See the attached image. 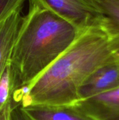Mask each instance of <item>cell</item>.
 <instances>
[{
	"instance_id": "cell-5",
	"label": "cell",
	"mask_w": 119,
	"mask_h": 120,
	"mask_svg": "<svg viewBox=\"0 0 119 120\" xmlns=\"http://www.w3.org/2000/svg\"><path fill=\"white\" fill-rule=\"evenodd\" d=\"M48 9L79 29L91 23L95 15L90 13L79 0H29Z\"/></svg>"
},
{
	"instance_id": "cell-9",
	"label": "cell",
	"mask_w": 119,
	"mask_h": 120,
	"mask_svg": "<svg viewBox=\"0 0 119 120\" xmlns=\"http://www.w3.org/2000/svg\"><path fill=\"white\" fill-rule=\"evenodd\" d=\"M15 91L8 64L0 77V112L10 102L13 101Z\"/></svg>"
},
{
	"instance_id": "cell-12",
	"label": "cell",
	"mask_w": 119,
	"mask_h": 120,
	"mask_svg": "<svg viewBox=\"0 0 119 120\" xmlns=\"http://www.w3.org/2000/svg\"><path fill=\"white\" fill-rule=\"evenodd\" d=\"M0 120H11V102L0 112Z\"/></svg>"
},
{
	"instance_id": "cell-7",
	"label": "cell",
	"mask_w": 119,
	"mask_h": 120,
	"mask_svg": "<svg viewBox=\"0 0 119 120\" xmlns=\"http://www.w3.org/2000/svg\"><path fill=\"white\" fill-rule=\"evenodd\" d=\"M20 108L28 120H93L74 105H27Z\"/></svg>"
},
{
	"instance_id": "cell-1",
	"label": "cell",
	"mask_w": 119,
	"mask_h": 120,
	"mask_svg": "<svg viewBox=\"0 0 119 120\" xmlns=\"http://www.w3.org/2000/svg\"><path fill=\"white\" fill-rule=\"evenodd\" d=\"M119 51V33L95 15L81 28L72 44L27 88L20 106L73 105L79 91L95 70L113 60Z\"/></svg>"
},
{
	"instance_id": "cell-6",
	"label": "cell",
	"mask_w": 119,
	"mask_h": 120,
	"mask_svg": "<svg viewBox=\"0 0 119 120\" xmlns=\"http://www.w3.org/2000/svg\"><path fill=\"white\" fill-rule=\"evenodd\" d=\"M22 5L0 19V77L9 64L12 50L22 22Z\"/></svg>"
},
{
	"instance_id": "cell-13",
	"label": "cell",
	"mask_w": 119,
	"mask_h": 120,
	"mask_svg": "<svg viewBox=\"0 0 119 120\" xmlns=\"http://www.w3.org/2000/svg\"><path fill=\"white\" fill-rule=\"evenodd\" d=\"M117 55L119 56V51H118V53H117Z\"/></svg>"
},
{
	"instance_id": "cell-11",
	"label": "cell",
	"mask_w": 119,
	"mask_h": 120,
	"mask_svg": "<svg viewBox=\"0 0 119 120\" xmlns=\"http://www.w3.org/2000/svg\"><path fill=\"white\" fill-rule=\"evenodd\" d=\"M11 120H28L22 112L20 106L11 108Z\"/></svg>"
},
{
	"instance_id": "cell-3",
	"label": "cell",
	"mask_w": 119,
	"mask_h": 120,
	"mask_svg": "<svg viewBox=\"0 0 119 120\" xmlns=\"http://www.w3.org/2000/svg\"><path fill=\"white\" fill-rule=\"evenodd\" d=\"M119 87L118 55L95 70L83 82L79 91V101L101 94Z\"/></svg>"
},
{
	"instance_id": "cell-8",
	"label": "cell",
	"mask_w": 119,
	"mask_h": 120,
	"mask_svg": "<svg viewBox=\"0 0 119 120\" xmlns=\"http://www.w3.org/2000/svg\"><path fill=\"white\" fill-rule=\"evenodd\" d=\"M92 15L105 18L119 33V0H79Z\"/></svg>"
},
{
	"instance_id": "cell-2",
	"label": "cell",
	"mask_w": 119,
	"mask_h": 120,
	"mask_svg": "<svg viewBox=\"0 0 119 120\" xmlns=\"http://www.w3.org/2000/svg\"><path fill=\"white\" fill-rule=\"evenodd\" d=\"M79 30L55 13L30 2L9 62L16 99L22 100L25 89L72 44Z\"/></svg>"
},
{
	"instance_id": "cell-4",
	"label": "cell",
	"mask_w": 119,
	"mask_h": 120,
	"mask_svg": "<svg viewBox=\"0 0 119 120\" xmlns=\"http://www.w3.org/2000/svg\"><path fill=\"white\" fill-rule=\"evenodd\" d=\"M73 105L93 120H119V87Z\"/></svg>"
},
{
	"instance_id": "cell-10",
	"label": "cell",
	"mask_w": 119,
	"mask_h": 120,
	"mask_svg": "<svg viewBox=\"0 0 119 120\" xmlns=\"http://www.w3.org/2000/svg\"><path fill=\"white\" fill-rule=\"evenodd\" d=\"M26 0H0V19L16 8L24 5Z\"/></svg>"
}]
</instances>
